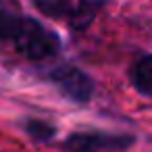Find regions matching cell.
Returning a JSON list of instances; mask_svg holds the SVG:
<instances>
[{"label": "cell", "mask_w": 152, "mask_h": 152, "mask_svg": "<svg viewBox=\"0 0 152 152\" xmlns=\"http://www.w3.org/2000/svg\"><path fill=\"white\" fill-rule=\"evenodd\" d=\"M13 44L25 58L36 61V63L48 61V58L56 56L58 50H61L58 36L54 31L46 29L40 21L29 19V17L23 19V23H21L19 31H17L15 40H13Z\"/></svg>", "instance_id": "6da1fadb"}, {"label": "cell", "mask_w": 152, "mask_h": 152, "mask_svg": "<svg viewBox=\"0 0 152 152\" xmlns=\"http://www.w3.org/2000/svg\"><path fill=\"white\" fill-rule=\"evenodd\" d=\"M135 142L127 133H106V131H77L71 133L63 148L69 152H123Z\"/></svg>", "instance_id": "7a4b0ae2"}, {"label": "cell", "mask_w": 152, "mask_h": 152, "mask_svg": "<svg viewBox=\"0 0 152 152\" xmlns=\"http://www.w3.org/2000/svg\"><path fill=\"white\" fill-rule=\"evenodd\" d=\"M50 81L61 90V94L77 104H86L94 96V79L75 65L63 63L50 71Z\"/></svg>", "instance_id": "3957f363"}, {"label": "cell", "mask_w": 152, "mask_h": 152, "mask_svg": "<svg viewBox=\"0 0 152 152\" xmlns=\"http://www.w3.org/2000/svg\"><path fill=\"white\" fill-rule=\"evenodd\" d=\"M23 19L17 0H0V42H13Z\"/></svg>", "instance_id": "277c9868"}, {"label": "cell", "mask_w": 152, "mask_h": 152, "mask_svg": "<svg viewBox=\"0 0 152 152\" xmlns=\"http://www.w3.org/2000/svg\"><path fill=\"white\" fill-rule=\"evenodd\" d=\"M110 2V0H75L73 2V13L69 17V25L75 31H83L90 27L96 19V15Z\"/></svg>", "instance_id": "5b68a950"}, {"label": "cell", "mask_w": 152, "mask_h": 152, "mask_svg": "<svg viewBox=\"0 0 152 152\" xmlns=\"http://www.w3.org/2000/svg\"><path fill=\"white\" fill-rule=\"evenodd\" d=\"M129 79H131V86L142 96L152 98V54H146L131 65Z\"/></svg>", "instance_id": "8992f818"}, {"label": "cell", "mask_w": 152, "mask_h": 152, "mask_svg": "<svg viewBox=\"0 0 152 152\" xmlns=\"http://www.w3.org/2000/svg\"><path fill=\"white\" fill-rule=\"evenodd\" d=\"M34 7L52 19H67L73 13V0H31Z\"/></svg>", "instance_id": "52a82bcc"}, {"label": "cell", "mask_w": 152, "mask_h": 152, "mask_svg": "<svg viewBox=\"0 0 152 152\" xmlns=\"http://www.w3.org/2000/svg\"><path fill=\"white\" fill-rule=\"evenodd\" d=\"M25 131H27L29 137L36 140V142H50V140L54 137V133H56L54 125H50V123H46V121H40V119H29V121L25 123Z\"/></svg>", "instance_id": "ba28073f"}]
</instances>
